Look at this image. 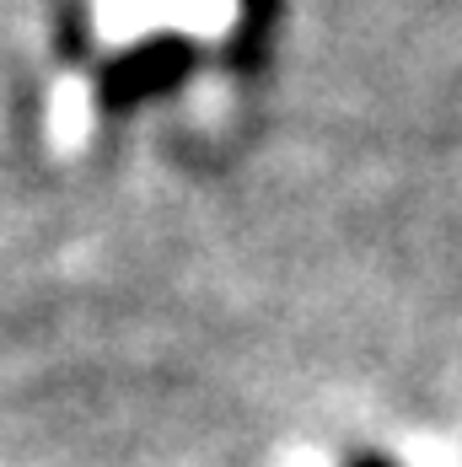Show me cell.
Segmentation results:
<instances>
[{"label": "cell", "instance_id": "1", "mask_svg": "<svg viewBox=\"0 0 462 467\" xmlns=\"http://www.w3.org/2000/svg\"><path fill=\"white\" fill-rule=\"evenodd\" d=\"M361 467H387V462H361Z\"/></svg>", "mask_w": 462, "mask_h": 467}]
</instances>
